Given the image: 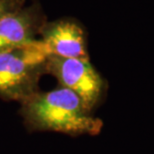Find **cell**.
I'll use <instances>...</instances> for the list:
<instances>
[{"label": "cell", "instance_id": "1", "mask_svg": "<svg viewBox=\"0 0 154 154\" xmlns=\"http://www.w3.org/2000/svg\"><path fill=\"white\" fill-rule=\"evenodd\" d=\"M20 113L32 130L94 136L103 127L102 120L91 114L78 95L61 86L31 95L21 102Z\"/></svg>", "mask_w": 154, "mask_h": 154}, {"label": "cell", "instance_id": "2", "mask_svg": "<svg viewBox=\"0 0 154 154\" xmlns=\"http://www.w3.org/2000/svg\"><path fill=\"white\" fill-rule=\"evenodd\" d=\"M48 55L40 40L0 50V97L22 102L36 93Z\"/></svg>", "mask_w": 154, "mask_h": 154}, {"label": "cell", "instance_id": "3", "mask_svg": "<svg viewBox=\"0 0 154 154\" xmlns=\"http://www.w3.org/2000/svg\"><path fill=\"white\" fill-rule=\"evenodd\" d=\"M45 72L53 75L61 87L69 89L78 95L90 111L99 104L105 95L107 83L89 59L48 55Z\"/></svg>", "mask_w": 154, "mask_h": 154}, {"label": "cell", "instance_id": "4", "mask_svg": "<svg viewBox=\"0 0 154 154\" xmlns=\"http://www.w3.org/2000/svg\"><path fill=\"white\" fill-rule=\"evenodd\" d=\"M40 41L49 55L89 59L85 29L73 18L46 21L39 31Z\"/></svg>", "mask_w": 154, "mask_h": 154}, {"label": "cell", "instance_id": "5", "mask_svg": "<svg viewBox=\"0 0 154 154\" xmlns=\"http://www.w3.org/2000/svg\"><path fill=\"white\" fill-rule=\"evenodd\" d=\"M47 19L39 3L21 6L8 12L0 20V50L30 45L37 41L39 34Z\"/></svg>", "mask_w": 154, "mask_h": 154}, {"label": "cell", "instance_id": "6", "mask_svg": "<svg viewBox=\"0 0 154 154\" xmlns=\"http://www.w3.org/2000/svg\"><path fill=\"white\" fill-rule=\"evenodd\" d=\"M25 4V0H0V20L8 12L17 9Z\"/></svg>", "mask_w": 154, "mask_h": 154}]
</instances>
